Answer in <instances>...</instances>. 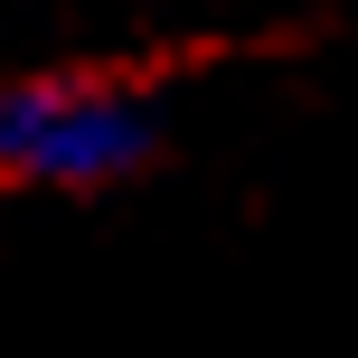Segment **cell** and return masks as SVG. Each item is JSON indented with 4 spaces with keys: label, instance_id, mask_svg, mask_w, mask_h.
<instances>
[{
    "label": "cell",
    "instance_id": "6da1fadb",
    "mask_svg": "<svg viewBox=\"0 0 358 358\" xmlns=\"http://www.w3.org/2000/svg\"><path fill=\"white\" fill-rule=\"evenodd\" d=\"M161 151V104L123 76L0 85V189H113Z\"/></svg>",
    "mask_w": 358,
    "mask_h": 358
}]
</instances>
